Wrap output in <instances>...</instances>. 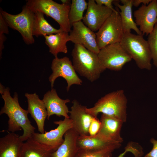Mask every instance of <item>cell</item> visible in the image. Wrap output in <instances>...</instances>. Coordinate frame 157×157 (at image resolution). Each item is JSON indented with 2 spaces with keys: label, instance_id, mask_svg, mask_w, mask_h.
I'll use <instances>...</instances> for the list:
<instances>
[{
  "label": "cell",
  "instance_id": "1",
  "mask_svg": "<svg viewBox=\"0 0 157 157\" xmlns=\"http://www.w3.org/2000/svg\"><path fill=\"white\" fill-rule=\"evenodd\" d=\"M9 90L8 88H6L1 94L4 104L0 110V115L5 114L7 115L9 118L8 122L9 131L15 133L23 130V134L20 137L24 142L32 137L35 133V128L31 124L28 117L29 113L27 110L20 106L17 93L15 92L12 97Z\"/></svg>",
  "mask_w": 157,
  "mask_h": 157
},
{
  "label": "cell",
  "instance_id": "2",
  "mask_svg": "<svg viewBox=\"0 0 157 157\" xmlns=\"http://www.w3.org/2000/svg\"><path fill=\"white\" fill-rule=\"evenodd\" d=\"M71 55L76 71L91 82L97 80L106 69L101 63L98 54L82 45L75 44Z\"/></svg>",
  "mask_w": 157,
  "mask_h": 157
},
{
  "label": "cell",
  "instance_id": "3",
  "mask_svg": "<svg viewBox=\"0 0 157 157\" xmlns=\"http://www.w3.org/2000/svg\"><path fill=\"white\" fill-rule=\"evenodd\" d=\"M127 100L124 90L110 92L99 99L94 106L86 111L95 117L100 113L115 117L123 122L126 120Z\"/></svg>",
  "mask_w": 157,
  "mask_h": 157
},
{
  "label": "cell",
  "instance_id": "4",
  "mask_svg": "<svg viewBox=\"0 0 157 157\" xmlns=\"http://www.w3.org/2000/svg\"><path fill=\"white\" fill-rule=\"evenodd\" d=\"M120 43L127 53L142 69L150 70L152 60L147 40L143 35L130 33H124Z\"/></svg>",
  "mask_w": 157,
  "mask_h": 157
},
{
  "label": "cell",
  "instance_id": "5",
  "mask_svg": "<svg viewBox=\"0 0 157 157\" xmlns=\"http://www.w3.org/2000/svg\"><path fill=\"white\" fill-rule=\"evenodd\" d=\"M70 5L52 0H28L26 4L33 13L40 12L51 17L58 24L60 28L68 33L72 27L69 19Z\"/></svg>",
  "mask_w": 157,
  "mask_h": 157
},
{
  "label": "cell",
  "instance_id": "6",
  "mask_svg": "<svg viewBox=\"0 0 157 157\" xmlns=\"http://www.w3.org/2000/svg\"><path fill=\"white\" fill-rule=\"evenodd\" d=\"M0 13L8 27L18 31L26 44L34 43L32 29L34 13L26 5L17 14L12 15L1 10Z\"/></svg>",
  "mask_w": 157,
  "mask_h": 157
},
{
  "label": "cell",
  "instance_id": "7",
  "mask_svg": "<svg viewBox=\"0 0 157 157\" xmlns=\"http://www.w3.org/2000/svg\"><path fill=\"white\" fill-rule=\"evenodd\" d=\"M124 33L119 12H113L96 33L99 49L110 44L120 42Z\"/></svg>",
  "mask_w": 157,
  "mask_h": 157
},
{
  "label": "cell",
  "instance_id": "8",
  "mask_svg": "<svg viewBox=\"0 0 157 157\" xmlns=\"http://www.w3.org/2000/svg\"><path fill=\"white\" fill-rule=\"evenodd\" d=\"M98 55L101 63L106 69L114 71L121 70L132 59L120 42L106 46L100 50Z\"/></svg>",
  "mask_w": 157,
  "mask_h": 157
},
{
  "label": "cell",
  "instance_id": "9",
  "mask_svg": "<svg viewBox=\"0 0 157 157\" xmlns=\"http://www.w3.org/2000/svg\"><path fill=\"white\" fill-rule=\"evenodd\" d=\"M53 123L58 125L55 129L45 131L43 133L35 132L31 137L53 152L63 142V137L66 132L72 128V122L69 118H65L63 120L55 121Z\"/></svg>",
  "mask_w": 157,
  "mask_h": 157
},
{
  "label": "cell",
  "instance_id": "10",
  "mask_svg": "<svg viewBox=\"0 0 157 157\" xmlns=\"http://www.w3.org/2000/svg\"><path fill=\"white\" fill-rule=\"evenodd\" d=\"M52 73L49 78L51 88H53L56 79L61 77L67 83L66 90L68 91L70 87L74 84L82 85V80L76 74L73 64L67 56L61 58H55L51 65Z\"/></svg>",
  "mask_w": 157,
  "mask_h": 157
},
{
  "label": "cell",
  "instance_id": "11",
  "mask_svg": "<svg viewBox=\"0 0 157 157\" xmlns=\"http://www.w3.org/2000/svg\"><path fill=\"white\" fill-rule=\"evenodd\" d=\"M133 15L142 35H148L157 24V0H152L147 5L142 4L134 11Z\"/></svg>",
  "mask_w": 157,
  "mask_h": 157
},
{
  "label": "cell",
  "instance_id": "12",
  "mask_svg": "<svg viewBox=\"0 0 157 157\" xmlns=\"http://www.w3.org/2000/svg\"><path fill=\"white\" fill-rule=\"evenodd\" d=\"M69 34L70 41L75 44L82 45L87 49L98 54L100 49L97 43L96 33L81 21L74 23Z\"/></svg>",
  "mask_w": 157,
  "mask_h": 157
},
{
  "label": "cell",
  "instance_id": "13",
  "mask_svg": "<svg viewBox=\"0 0 157 157\" xmlns=\"http://www.w3.org/2000/svg\"><path fill=\"white\" fill-rule=\"evenodd\" d=\"M71 110L69 118L72 124V128L79 135H88L90 123L95 117L86 110V106H82L76 100H74Z\"/></svg>",
  "mask_w": 157,
  "mask_h": 157
},
{
  "label": "cell",
  "instance_id": "14",
  "mask_svg": "<svg viewBox=\"0 0 157 157\" xmlns=\"http://www.w3.org/2000/svg\"><path fill=\"white\" fill-rule=\"evenodd\" d=\"M87 10L83 22L94 32L98 31L113 11L103 5H99L94 0H89Z\"/></svg>",
  "mask_w": 157,
  "mask_h": 157
},
{
  "label": "cell",
  "instance_id": "15",
  "mask_svg": "<svg viewBox=\"0 0 157 157\" xmlns=\"http://www.w3.org/2000/svg\"><path fill=\"white\" fill-rule=\"evenodd\" d=\"M100 121L101 125L96 135L103 139L121 143L123 139L121 131L124 122L115 117L102 114Z\"/></svg>",
  "mask_w": 157,
  "mask_h": 157
},
{
  "label": "cell",
  "instance_id": "16",
  "mask_svg": "<svg viewBox=\"0 0 157 157\" xmlns=\"http://www.w3.org/2000/svg\"><path fill=\"white\" fill-rule=\"evenodd\" d=\"M42 100L45 106L47 113V119L54 115L60 117L69 118V110L66 104L70 102L69 99H63L58 96L56 89L51 88L44 95Z\"/></svg>",
  "mask_w": 157,
  "mask_h": 157
},
{
  "label": "cell",
  "instance_id": "17",
  "mask_svg": "<svg viewBox=\"0 0 157 157\" xmlns=\"http://www.w3.org/2000/svg\"><path fill=\"white\" fill-rule=\"evenodd\" d=\"M25 96L27 99L28 113L35 121L38 131L41 133H44V122L47 113L44 102L35 93H26Z\"/></svg>",
  "mask_w": 157,
  "mask_h": 157
},
{
  "label": "cell",
  "instance_id": "18",
  "mask_svg": "<svg viewBox=\"0 0 157 157\" xmlns=\"http://www.w3.org/2000/svg\"><path fill=\"white\" fill-rule=\"evenodd\" d=\"M23 142L18 134L9 132L0 138V157H21Z\"/></svg>",
  "mask_w": 157,
  "mask_h": 157
},
{
  "label": "cell",
  "instance_id": "19",
  "mask_svg": "<svg viewBox=\"0 0 157 157\" xmlns=\"http://www.w3.org/2000/svg\"><path fill=\"white\" fill-rule=\"evenodd\" d=\"M79 135L72 128L67 131L64 135L63 142L51 153L50 157H76L78 150L76 142Z\"/></svg>",
  "mask_w": 157,
  "mask_h": 157
},
{
  "label": "cell",
  "instance_id": "20",
  "mask_svg": "<svg viewBox=\"0 0 157 157\" xmlns=\"http://www.w3.org/2000/svg\"><path fill=\"white\" fill-rule=\"evenodd\" d=\"M118 0H115L113 3L120 10V15L124 33H130L134 30L139 35H142L133 19L132 14V0H121L122 5L120 4Z\"/></svg>",
  "mask_w": 157,
  "mask_h": 157
},
{
  "label": "cell",
  "instance_id": "21",
  "mask_svg": "<svg viewBox=\"0 0 157 157\" xmlns=\"http://www.w3.org/2000/svg\"><path fill=\"white\" fill-rule=\"evenodd\" d=\"M76 144L78 150H95L101 149L121 143L107 140L96 135H79Z\"/></svg>",
  "mask_w": 157,
  "mask_h": 157
},
{
  "label": "cell",
  "instance_id": "22",
  "mask_svg": "<svg viewBox=\"0 0 157 157\" xmlns=\"http://www.w3.org/2000/svg\"><path fill=\"white\" fill-rule=\"evenodd\" d=\"M44 37L45 43L49 47V52L55 58L58 57V54L59 53H67L66 44L67 42L70 41L68 32L62 31L54 34Z\"/></svg>",
  "mask_w": 157,
  "mask_h": 157
},
{
  "label": "cell",
  "instance_id": "23",
  "mask_svg": "<svg viewBox=\"0 0 157 157\" xmlns=\"http://www.w3.org/2000/svg\"><path fill=\"white\" fill-rule=\"evenodd\" d=\"M52 152L32 137L23 142L21 149V157H50Z\"/></svg>",
  "mask_w": 157,
  "mask_h": 157
},
{
  "label": "cell",
  "instance_id": "24",
  "mask_svg": "<svg viewBox=\"0 0 157 157\" xmlns=\"http://www.w3.org/2000/svg\"><path fill=\"white\" fill-rule=\"evenodd\" d=\"M34 13L32 29L33 36L48 35L63 31L52 26L45 19L44 14L39 12Z\"/></svg>",
  "mask_w": 157,
  "mask_h": 157
},
{
  "label": "cell",
  "instance_id": "25",
  "mask_svg": "<svg viewBox=\"0 0 157 157\" xmlns=\"http://www.w3.org/2000/svg\"><path fill=\"white\" fill-rule=\"evenodd\" d=\"M69 14V19L71 26L76 22L81 21L83 13L87 9L88 3L85 0H72Z\"/></svg>",
  "mask_w": 157,
  "mask_h": 157
},
{
  "label": "cell",
  "instance_id": "26",
  "mask_svg": "<svg viewBox=\"0 0 157 157\" xmlns=\"http://www.w3.org/2000/svg\"><path fill=\"white\" fill-rule=\"evenodd\" d=\"M121 144L95 150H78L76 157H111L113 152Z\"/></svg>",
  "mask_w": 157,
  "mask_h": 157
},
{
  "label": "cell",
  "instance_id": "27",
  "mask_svg": "<svg viewBox=\"0 0 157 157\" xmlns=\"http://www.w3.org/2000/svg\"><path fill=\"white\" fill-rule=\"evenodd\" d=\"M147 41L153 64L157 68V24L155 25L152 32L148 35Z\"/></svg>",
  "mask_w": 157,
  "mask_h": 157
},
{
  "label": "cell",
  "instance_id": "28",
  "mask_svg": "<svg viewBox=\"0 0 157 157\" xmlns=\"http://www.w3.org/2000/svg\"><path fill=\"white\" fill-rule=\"evenodd\" d=\"M8 26L0 13V55H2V50L4 48L3 43L6 39L4 33L8 34Z\"/></svg>",
  "mask_w": 157,
  "mask_h": 157
},
{
  "label": "cell",
  "instance_id": "29",
  "mask_svg": "<svg viewBox=\"0 0 157 157\" xmlns=\"http://www.w3.org/2000/svg\"><path fill=\"white\" fill-rule=\"evenodd\" d=\"M101 125V122L97 117H94L92 121L89 128V135L92 136L96 135L100 130Z\"/></svg>",
  "mask_w": 157,
  "mask_h": 157
},
{
  "label": "cell",
  "instance_id": "30",
  "mask_svg": "<svg viewBox=\"0 0 157 157\" xmlns=\"http://www.w3.org/2000/svg\"><path fill=\"white\" fill-rule=\"evenodd\" d=\"M96 3L99 5H103L111 10L113 12L118 13V11L115 9L112 5L114 0H95Z\"/></svg>",
  "mask_w": 157,
  "mask_h": 157
},
{
  "label": "cell",
  "instance_id": "31",
  "mask_svg": "<svg viewBox=\"0 0 157 157\" xmlns=\"http://www.w3.org/2000/svg\"><path fill=\"white\" fill-rule=\"evenodd\" d=\"M150 142L153 144V148L144 157H157V140L152 138L150 139Z\"/></svg>",
  "mask_w": 157,
  "mask_h": 157
},
{
  "label": "cell",
  "instance_id": "32",
  "mask_svg": "<svg viewBox=\"0 0 157 157\" xmlns=\"http://www.w3.org/2000/svg\"><path fill=\"white\" fill-rule=\"evenodd\" d=\"M152 0H132L133 6L137 7L141 3L145 5H148Z\"/></svg>",
  "mask_w": 157,
  "mask_h": 157
},
{
  "label": "cell",
  "instance_id": "33",
  "mask_svg": "<svg viewBox=\"0 0 157 157\" xmlns=\"http://www.w3.org/2000/svg\"><path fill=\"white\" fill-rule=\"evenodd\" d=\"M0 93L2 94L3 93L6 88L1 83H0Z\"/></svg>",
  "mask_w": 157,
  "mask_h": 157
},
{
  "label": "cell",
  "instance_id": "34",
  "mask_svg": "<svg viewBox=\"0 0 157 157\" xmlns=\"http://www.w3.org/2000/svg\"><path fill=\"white\" fill-rule=\"evenodd\" d=\"M61 1L62 2V3L66 4H70V0H61Z\"/></svg>",
  "mask_w": 157,
  "mask_h": 157
},
{
  "label": "cell",
  "instance_id": "35",
  "mask_svg": "<svg viewBox=\"0 0 157 157\" xmlns=\"http://www.w3.org/2000/svg\"><path fill=\"white\" fill-rule=\"evenodd\" d=\"M129 151V150L128 149H126V151L123 153L121 154L118 157H123L124 155L126 154V152Z\"/></svg>",
  "mask_w": 157,
  "mask_h": 157
}]
</instances>
